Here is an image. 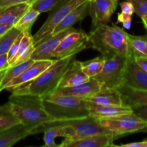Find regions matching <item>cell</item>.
<instances>
[{
    "label": "cell",
    "instance_id": "26",
    "mask_svg": "<svg viewBox=\"0 0 147 147\" xmlns=\"http://www.w3.org/2000/svg\"><path fill=\"white\" fill-rule=\"evenodd\" d=\"M20 123V120L14 115L9 103L0 106V131Z\"/></svg>",
    "mask_w": 147,
    "mask_h": 147
},
{
    "label": "cell",
    "instance_id": "4",
    "mask_svg": "<svg viewBox=\"0 0 147 147\" xmlns=\"http://www.w3.org/2000/svg\"><path fill=\"white\" fill-rule=\"evenodd\" d=\"M42 98L46 111L53 121H65L89 116L86 99L54 93Z\"/></svg>",
    "mask_w": 147,
    "mask_h": 147
},
{
    "label": "cell",
    "instance_id": "37",
    "mask_svg": "<svg viewBox=\"0 0 147 147\" xmlns=\"http://www.w3.org/2000/svg\"><path fill=\"white\" fill-rule=\"evenodd\" d=\"M136 63L143 69L147 72V57L143 56H134Z\"/></svg>",
    "mask_w": 147,
    "mask_h": 147
},
{
    "label": "cell",
    "instance_id": "22",
    "mask_svg": "<svg viewBox=\"0 0 147 147\" xmlns=\"http://www.w3.org/2000/svg\"><path fill=\"white\" fill-rule=\"evenodd\" d=\"M121 95L123 104L131 107L139 105H147V90H136L124 85L118 88Z\"/></svg>",
    "mask_w": 147,
    "mask_h": 147
},
{
    "label": "cell",
    "instance_id": "24",
    "mask_svg": "<svg viewBox=\"0 0 147 147\" xmlns=\"http://www.w3.org/2000/svg\"><path fill=\"white\" fill-rule=\"evenodd\" d=\"M34 61L35 60L30 58L29 60H26V61L19 63V64L11 66L8 69H7L5 74L3 77L2 80H1V90H4V87H5L7 83H9L11 80H12L13 79L20 76L22 73H23L26 69L30 67L34 63Z\"/></svg>",
    "mask_w": 147,
    "mask_h": 147
},
{
    "label": "cell",
    "instance_id": "6",
    "mask_svg": "<svg viewBox=\"0 0 147 147\" xmlns=\"http://www.w3.org/2000/svg\"><path fill=\"white\" fill-rule=\"evenodd\" d=\"M87 0H63L50 10L48 17L40 30L33 35L34 46L53 33L55 27L76 7Z\"/></svg>",
    "mask_w": 147,
    "mask_h": 147
},
{
    "label": "cell",
    "instance_id": "5",
    "mask_svg": "<svg viewBox=\"0 0 147 147\" xmlns=\"http://www.w3.org/2000/svg\"><path fill=\"white\" fill-rule=\"evenodd\" d=\"M63 121L65 124L69 126V134L63 142L59 144L60 147H66L70 142L88 136L100 134L112 133L100 123L98 119L90 115L86 117L65 120Z\"/></svg>",
    "mask_w": 147,
    "mask_h": 147
},
{
    "label": "cell",
    "instance_id": "3",
    "mask_svg": "<svg viewBox=\"0 0 147 147\" xmlns=\"http://www.w3.org/2000/svg\"><path fill=\"white\" fill-rule=\"evenodd\" d=\"M73 56L56 60L42 74L32 81L12 89V93H31L41 97L52 94L58 87L62 77L67 70Z\"/></svg>",
    "mask_w": 147,
    "mask_h": 147
},
{
    "label": "cell",
    "instance_id": "13",
    "mask_svg": "<svg viewBox=\"0 0 147 147\" xmlns=\"http://www.w3.org/2000/svg\"><path fill=\"white\" fill-rule=\"evenodd\" d=\"M56 59L51 60H35L34 63L30 67L26 69L23 73L17 78L7 83L4 87V89H14L19 86L24 84L26 83L32 81V80L38 77L40 74L47 70L50 66H51L55 62Z\"/></svg>",
    "mask_w": 147,
    "mask_h": 147
},
{
    "label": "cell",
    "instance_id": "45",
    "mask_svg": "<svg viewBox=\"0 0 147 147\" xmlns=\"http://www.w3.org/2000/svg\"><path fill=\"white\" fill-rule=\"evenodd\" d=\"M146 30H147V27H146Z\"/></svg>",
    "mask_w": 147,
    "mask_h": 147
},
{
    "label": "cell",
    "instance_id": "33",
    "mask_svg": "<svg viewBox=\"0 0 147 147\" xmlns=\"http://www.w3.org/2000/svg\"><path fill=\"white\" fill-rule=\"evenodd\" d=\"M131 108L134 113L147 122V105H139L132 106Z\"/></svg>",
    "mask_w": 147,
    "mask_h": 147
},
{
    "label": "cell",
    "instance_id": "38",
    "mask_svg": "<svg viewBox=\"0 0 147 147\" xmlns=\"http://www.w3.org/2000/svg\"><path fill=\"white\" fill-rule=\"evenodd\" d=\"M111 146H123V147H147V139L146 140L142 141V142H134V143L126 144H121V145H113V144Z\"/></svg>",
    "mask_w": 147,
    "mask_h": 147
},
{
    "label": "cell",
    "instance_id": "11",
    "mask_svg": "<svg viewBox=\"0 0 147 147\" xmlns=\"http://www.w3.org/2000/svg\"><path fill=\"white\" fill-rule=\"evenodd\" d=\"M89 14L92 19L93 27L108 24L116 11L119 0H89Z\"/></svg>",
    "mask_w": 147,
    "mask_h": 147
},
{
    "label": "cell",
    "instance_id": "41",
    "mask_svg": "<svg viewBox=\"0 0 147 147\" xmlns=\"http://www.w3.org/2000/svg\"><path fill=\"white\" fill-rule=\"evenodd\" d=\"M131 25V22H127L123 23V27L127 29V30H129V29H130Z\"/></svg>",
    "mask_w": 147,
    "mask_h": 147
},
{
    "label": "cell",
    "instance_id": "40",
    "mask_svg": "<svg viewBox=\"0 0 147 147\" xmlns=\"http://www.w3.org/2000/svg\"><path fill=\"white\" fill-rule=\"evenodd\" d=\"M11 28V27H9V26H6V25H3V24H0V37L1 35L4 34L7 30H9V29Z\"/></svg>",
    "mask_w": 147,
    "mask_h": 147
},
{
    "label": "cell",
    "instance_id": "25",
    "mask_svg": "<svg viewBox=\"0 0 147 147\" xmlns=\"http://www.w3.org/2000/svg\"><path fill=\"white\" fill-rule=\"evenodd\" d=\"M83 73L90 78L98 75L103 70L105 64V57L103 55L96 57L87 61L80 62Z\"/></svg>",
    "mask_w": 147,
    "mask_h": 147
},
{
    "label": "cell",
    "instance_id": "35",
    "mask_svg": "<svg viewBox=\"0 0 147 147\" xmlns=\"http://www.w3.org/2000/svg\"><path fill=\"white\" fill-rule=\"evenodd\" d=\"M120 7L121 9L122 12H124L128 14H131V15H133L134 13H135L134 7L133 4L130 1H123V2L120 4Z\"/></svg>",
    "mask_w": 147,
    "mask_h": 147
},
{
    "label": "cell",
    "instance_id": "36",
    "mask_svg": "<svg viewBox=\"0 0 147 147\" xmlns=\"http://www.w3.org/2000/svg\"><path fill=\"white\" fill-rule=\"evenodd\" d=\"M10 67L8 60V55L6 54L0 55V72L2 70H7Z\"/></svg>",
    "mask_w": 147,
    "mask_h": 147
},
{
    "label": "cell",
    "instance_id": "42",
    "mask_svg": "<svg viewBox=\"0 0 147 147\" xmlns=\"http://www.w3.org/2000/svg\"><path fill=\"white\" fill-rule=\"evenodd\" d=\"M6 70H4V71H3L2 73H1V74L0 75V91H1V80H2L3 77H4V74H5Z\"/></svg>",
    "mask_w": 147,
    "mask_h": 147
},
{
    "label": "cell",
    "instance_id": "32",
    "mask_svg": "<svg viewBox=\"0 0 147 147\" xmlns=\"http://www.w3.org/2000/svg\"><path fill=\"white\" fill-rule=\"evenodd\" d=\"M23 37V32H22L21 34L18 36L16 40L14 41V42L13 43L12 45L10 47L8 53H7V55H8V60L9 63V65L11 66L12 64L13 61H14V58L17 56V53H18L19 48H20V42H21L22 38Z\"/></svg>",
    "mask_w": 147,
    "mask_h": 147
},
{
    "label": "cell",
    "instance_id": "12",
    "mask_svg": "<svg viewBox=\"0 0 147 147\" xmlns=\"http://www.w3.org/2000/svg\"><path fill=\"white\" fill-rule=\"evenodd\" d=\"M76 30V29L74 27H70L55 34H52L49 37H46L38 44L36 45L35 49L32 55L31 58L34 60L53 59V53L62 40L69 33L75 31Z\"/></svg>",
    "mask_w": 147,
    "mask_h": 147
},
{
    "label": "cell",
    "instance_id": "44",
    "mask_svg": "<svg viewBox=\"0 0 147 147\" xmlns=\"http://www.w3.org/2000/svg\"><path fill=\"white\" fill-rule=\"evenodd\" d=\"M3 71H4V70H2V71H1V72H0V75H1V73H2V72Z\"/></svg>",
    "mask_w": 147,
    "mask_h": 147
},
{
    "label": "cell",
    "instance_id": "21",
    "mask_svg": "<svg viewBox=\"0 0 147 147\" xmlns=\"http://www.w3.org/2000/svg\"><path fill=\"white\" fill-rule=\"evenodd\" d=\"M86 100L99 106L123 105L121 95L118 88L101 89L91 97L86 98Z\"/></svg>",
    "mask_w": 147,
    "mask_h": 147
},
{
    "label": "cell",
    "instance_id": "19",
    "mask_svg": "<svg viewBox=\"0 0 147 147\" xmlns=\"http://www.w3.org/2000/svg\"><path fill=\"white\" fill-rule=\"evenodd\" d=\"M119 136L113 133L100 134L88 136L69 143L66 147H106L111 146Z\"/></svg>",
    "mask_w": 147,
    "mask_h": 147
},
{
    "label": "cell",
    "instance_id": "30",
    "mask_svg": "<svg viewBox=\"0 0 147 147\" xmlns=\"http://www.w3.org/2000/svg\"><path fill=\"white\" fill-rule=\"evenodd\" d=\"M130 1L135 9V13L142 19L145 28L147 27V0H125Z\"/></svg>",
    "mask_w": 147,
    "mask_h": 147
},
{
    "label": "cell",
    "instance_id": "10",
    "mask_svg": "<svg viewBox=\"0 0 147 147\" xmlns=\"http://www.w3.org/2000/svg\"><path fill=\"white\" fill-rule=\"evenodd\" d=\"M123 85L136 90H147V72L136 63L134 55L126 59L123 73Z\"/></svg>",
    "mask_w": 147,
    "mask_h": 147
},
{
    "label": "cell",
    "instance_id": "15",
    "mask_svg": "<svg viewBox=\"0 0 147 147\" xmlns=\"http://www.w3.org/2000/svg\"><path fill=\"white\" fill-rule=\"evenodd\" d=\"M86 102H87V106L88 108L89 115L98 119H108V118L114 117L119 115L133 113L132 108L129 106H125V105L99 106V105L94 104L88 101Z\"/></svg>",
    "mask_w": 147,
    "mask_h": 147
},
{
    "label": "cell",
    "instance_id": "29",
    "mask_svg": "<svg viewBox=\"0 0 147 147\" xmlns=\"http://www.w3.org/2000/svg\"><path fill=\"white\" fill-rule=\"evenodd\" d=\"M40 14V13L38 11L30 7L15 24V27L22 32L30 30Z\"/></svg>",
    "mask_w": 147,
    "mask_h": 147
},
{
    "label": "cell",
    "instance_id": "14",
    "mask_svg": "<svg viewBox=\"0 0 147 147\" xmlns=\"http://www.w3.org/2000/svg\"><path fill=\"white\" fill-rule=\"evenodd\" d=\"M101 90L100 83L93 78L83 84L67 87H57L53 93L56 95H65L86 99L91 97Z\"/></svg>",
    "mask_w": 147,
    "mask_h": 147
},
{
    "label": "cell",
    "instance_id": "8",
    "mask_svg": "<svg viewBox=\"0 0 147 147\" xmlns=\"http://www.w3.org/2000/svg\"><path fill=\"white\" fill-rule=\"evenodd\" d=\"M100 123L119 136L126 134L139 132L147 126V122L134 113L99 119Z\"/></svg>",
    "mask_w": 147,
    "mask_h": 147
},
{
    "label": "cell",
    "instance_id": "39",
    "mask_svg": "<svg viewBox=\"0 0 147 147\" xmlns=\"http://www.w3.org/2000/svg\"><path fill=\"white\" fill-rule=\"evenodd\" d=\"M132 15L126 14L124 12H121L118 14L117 16V22L118 23H125L127 22H131Z\"/></svg>",
    "mask_w": 147,
    "mask_h": 147
},
{
    "label": "cell",
    "instance_id": "17",
    "mask_svg": "<svg viewBox=\"0 0 147 147\" xmlns=\"http://www.w3.org/2000/svg\"><path fill=\"white\" fill-rule=\"evenodd\" d=\"M30 7L27 3L0 7V24L14 27Z\"/></svg>",
    "mask_w": 147,
    "mask_h": 147
},
{
    "label": "cell",
    "instance_id": "16",
    "mask_svg": "<svg viewBox=\"0 0 147 147\" xmlns=\"http://www.w3.org/2000/svg\"><path fill=\"white\" fill-rule=\"evenodd\" d=\"M90 79L88 76L83 73L80 62L72 60L67 70L62 77L58 87L78 86L89 81Z\"/></svg>",
    "mask_w": 147,
    "mask_h": 147
},
{
    "label": "cell",
    "instance_id": "1",
    "mask_svg": "<svg viewBox=\"0 0 147 147\" xmlns=\"http://www.w3.org/2000/svg\"><path fill=\"white\" fill-rule=\"evenodd\" d=\"M128 33L114 24H102L95 27L89 34L90 48L109 57L120 55L129 57L133 55Z\"/></svg>",
    "mask_w": 147,
    "mask_h": 147
},
{
    "label": "cell",
    "instance_id": "27",
    "mask_svg": "<svg viewBox=\"0 0 147 147\" xmlns=\"http://www.w3.org/2000/svg\"><path fill=\"white\" fill-rule=\"evenodd\" d=\"M128 37L133 55L147 57V35L137 36L129 34Z\"/></svg>",
    "mask_w": 147,
    "mask_h": 147
},
{
    "label": "cell",
    "instance_id": "18",
    "mask_svg": "<svg viewBox=\"0 0 147 147\" xmlns=\"http://www.w3.org/2000/svg\"><path fill=\"white\" fill-rule=\"evenodd\" d=\"M89 7H90L89 0H87L85 2L82 3L81 4L76 7L55 27L53 34H55L59 32L63 31V30L73 27L75 24L82 21L89 14Z\"/></svg>",
    "mask_w": 147,
    "mask_h": 147
},
{
    "label": "cell",
    "instance_id": "23",
    "mask_svg": "<svg viewBox=\"0 0 147 147\" xmlns=\"http://www.w3.org/2000/svg\"><path fill=\"white\" fill-rule=\"evenodd\" d=\"M34 49H35V46H34V40H33V36L30 33V30L24 31L23 37L20 42L18 53L11 66L15 65L31 58Z\"/></svg>",
    "mask_w": 147,
    "mask_h": 147
},
{
    "label": "cell",
    "instance_id": "34",
    "mask_svg": "<svg viewBox=\"0 0 147 147\" xmlns=\"http://www.w3.org/2000/svg\"><path fill=\"white\" fill-rule=\"evenodd\" d=\"M35 1L37 0H0V7L24 4V3H27L32 5Z\"/></svg>",
    "mask_w": 147,
    "mask_h": 147
},
{
    "label": "cell",
    "instance_id": "20",
    "mask_svg": "<svg viewBox=\"0 0 147 147\" xmlns=\"http://www.w3.org/2000/svg\"><path fill=\"white\" fill-rule=\"evenodd\" d=\"M30 135V131L21 123L0 131V147L12 146Z\"/></svg>",
    "mask_w": 147,
    "mask_h": 147
},
{
    "label": "cell",
    "instance_id": "28",
    "mask_svg": "<svg viewBox=\"0 0 147 147\" xmlns=\"http://www.w3.org/2000/svg\"><path fill=\"white\" fill-rule=\"evenodd\" d=\"M21 32V30L14 26L0 37V55L8 53L11 46Z\"/></svg>",
    "mask_w": 147,
    "mask_h": 147
},
{
    "label": "cell",
    "instance_id": "2",
    "mask_svg": "<svg viewBox=\"0 0 147 147\" xmlns=\"http://www.w3.org/2000/svg\"><path fill=\"white\" fill-rule=\"evenodd\" d=\"M8 103L14 115L27 128L30 135L45 123L53 121L45 109L41 96L31 93H12Z\"/></svg>",
    "mask_w": 147,
    "mask_h": 147
},
{
    "label": "cell",
    "instance_id": "9",
    "mask_svg": "<svg viewBox=\"0 0 147 147\" xmlns=\"http://www.w3.org/2000/svg\"><path fill=\"white\" fill-rule=\"evenodd\" d=\"M88 48H90L89 34L82 30H76L62 40L53 53V58L58 60L74 57L75 55Z\"/></svg>",
    "mask_w": 147,
    "mask_h": 147
},
{
    "label": "cell",
    "instance_id": "31",
    "mask_svg": "<svg viewBox=\"0 0 147 147\" xmlns=\"http://www.w3.org/2000/svg\"><path fill=\"white\" fill-rule=\"evenodd\" d=\"M63 0H37L31 5V7L41 14L50 11L56 5Z\"/></svg>",
    "mask_w": 147,
    "mask_h": 147
},
{
    "label": "cell",
    "instance_id": "43",
    "mask_svg": "<svg viewBox=\"0 0 147 147\" xmlns=\"http://www.w3.org/2000/svg\"><path fill=\"white\" fill-rule=\"evenodd\" d=\"M139 132H145V133H147V126H145L144 129H142Z\"/></svg>",
    "mask_w": 147,
    "mask_h": 147
},
{
    "label": "cell",
    "instance_id": "7",
    "mask_svg": "<svg viewBox=\"0 0 147 147\" xmlns=\"http://www.w3.org/2000/svg\"><path fill=\"white\" fill-rule=\"evenodd\" d=\"M126 59L127 57L120 55L105 57L103 70L93 78L100 83L101 89L118 88L123 85V73Z\"/></svg>",
    "mask_w": 147,
    "mask_h": 147
}]
</instances>
